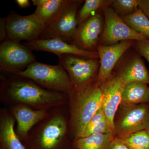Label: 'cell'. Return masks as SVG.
<instances>
[{
	"mask_svg": "<svg viewBox=\"0 0 149 149\" xmlns=\"http://www.w3.org/2000/svg\"><path fill=\"white\" fill-rule=\"evenodd\" d=\"M0 79V101L7 107L22 104L49 111L68 102L67 94L47 90L27 77L1 74Z\"/></svg>",
	"mask_w": 149,
	"mask_h": 149,
	"instance_id": "cell-1",
	"label": "cell"
},
{
	"mask_svg": "<svg viewBox=\"0 0 149 149\" xmlns=\"http://www.w3.org/2000/svg\"><path fill=\"white\" fill-rule=\"evenodd\" d=\"M68 103L49 111L22 141L26 149H74Z\"/></svg>",
	"mask_w": 149,
	"mask_h": 149,
	"instance_id": "cell-2",
	"label": "cell"
},
{
	"mask_svg": "<svg viewBox=\"0 0 149 149\" xmlns=\"http://www.w3.org/2000/svg\"><path fill=\"white\" fill-rule=\"evenodd\" d=\"M69 127L72 140L80 138L85 127L102 107V95L100 85L96 81L68 94Z\"/></svg>",
	"mask_w": 149,
	"mask_h": 149,
	"instance_id": "cell-3",
	"label": "cell"
},
{
	"mask_svg": "<svg viewBox=\"0 0 149 149\" xmlns=\"http://www.w3.org/2000/svg\"><path fill=\"white\" fill-rule=\"evenodd\" d=\"M27 77L43 88L68 95L73 85L69 74L60 65H52L35 61L15 74Z\"/></svg>",
	"mask_w": 149,
	"mask_h": 149,
	"instance_id": "cell-4",
	"label": "cell"
},
{
	"mask_svg": "<svg viewBox=\"0 0 149 149\" xmlns=\"http://www.w3.org/2000/svg\"><path fill=\"white\" fill-rule=\"evenodd\" d=\"M80 1L64 0L59 11L46 26L39 39H60L72 44L77 32V15Z\"/></svg>",
	"mask_w": 149,
	"mask_h": 149,
	"instance_id": "cell-5",
	"label": "cell"
},
{
	"mask_svg": "<svg viewBox=\"0 0 149 149\" xmlns=\"http://www.w3.org/2000/svg\"><path fill=\"white\" fill-rule=\"evenodd\" d=\"M149 121V103L120 104L114 119L115 135L122 138L146 130Z\"/></svg>",
	"mask_w": 149,
	"mask_h": 149,
	"instance_id": "cell-6",
	"label": "cell"
},
{
	"mask_svg": "<svg viewBox=\"0 0 149 149\" xmlns=\"http://www.w3.org/2000/svg\"><path fill=\"white\" fill-rule=\"evenodd\" d=\"M5 19L8 40L17 42L37 40L46 28L45 24L33 13L23 16L11 11Z\"/></svg>",
	"mask_w": 149,
	"mask_h": 149,
	"instance_id": "cell-7",
	"label": "cell"
},
{
	"mask_svg": "<svg viewBox=\"0 0 149 149\" xmlns=\"http://www.w3.org/2000/svg\"><path fill=\"white\" fill-rule=\"evenodd\" d=\"M35 61L32 51L23 44L9 40L1 43L0 69L2 74H15L24 70Z\"/></svg>",
	"mask_w": 149,
	"mask_h": 149,
	"instance_id": "cell-8",
	"label": "cell"
},
{
	"mask_svg": "<svg viewBox=\"0 0 149 149\" xmlns=\"http://www.w3.org/2000/svg\"><path fill=\"white\" fill-rule=\"evenodd\" d=\"M58 64L66 70L70 77L74 90H79L94 81L98 62L95 58L72 54L57 56Z\"/></svg>",
	"mask_w": 149,
	"mask_h": 149,
	"instance_id": "cell-9",
	"label": "cell"
},
{
	"mask_svg": "<svg viewBox=\"0 0 149 149\" xmlns=\"http://www.w3.org/2000/svg\"><path fill=\"white\" fill-rule=\"evenodd\" d=\"M105 24L100 45H111L120 41L147 39L129 27L114 9L106 7L104 9Z\"/></svg>",
	"mask_w": 149,
	"mask_h": 149,
	"instance_id": "cell-10",
	"label": "cell"
},
{
	"mask_svg": "<svg viewBox=\"0 0 149 149\" xmlns=\"http://www.w3.org/2000/svg\"><path fill=\"white\" fill-rule=\"evenodd\" d=\"M125 85L119 75L111 76L100 85L102 95V108L107 122L114 132V117L122 101Z\"/></svg>",
	"mask_w": 149,
	"mask_h": 149,
	"instance_id": "cell-11",
	"label": "cell"
},
{
	"mask_svg": "<svg viewBox=\"0 0 149 149\" xmlns=\"http://www.w3.org/2000/svg\"><path fill=\"white\" fill-rule=\"evenodd\" d=\"M132 45V41L126 40L111 45H98L97 49L100 66L96 81L99 85L111 77L112 71L118 61Z\"/></svg>",
	"mask_w": 149,
	"mask_h": 149,
	"instance_id": "cell-12",
	"label": "cell"
},
{
	"mask_svg": "<svg viewBox=\"0 0 149 149\" xmlns=\"http://www.w3.org/2000/svg\"><path fill=\"white\" fill-rule=\"evenodd\" d=\"M32 51H42L55 54L57 56L72 54L88 58L99 57L97 52L85 50L75 45L58 39H37L22 43Z\"/></svg>",
	"mask_w": 149,
	"mask_h": 149,
	"instance_id": "cell-13",
	"label": "cell"
},
{
	"mask_svg": "<svg viewBox=\"0 0 149 149\" xmlns=\"http://www.w3.org/2000/svg\"><path fill=\"white\" fill-rule=\"evenodd\" d=\"M16 120L17 135L22 142L35 125L47 117L49 111L37 110L22 104H16L8 107Z\"/></svg>",
	"mask_w": 149,
	"mask_h": 149,
	"instance_id": "cell-14",
	"label": "cell"
},
{
	"mask_svg": "<svg viewBox=\"0 0 149 149\" xmlns=\"http://www.w3.org/2000/svg\"><path fill=\"white\" fill-rule=\"evenodd\" d=\"M102 25L100 15L94 14L79 25L72 44L82 49L93 52L98 46Z\"/></svg>",
	"mask_w": 149,
	"mask_h": 149,
	"instance_id": "cell-15",
	"label": "cell"
},
{
	"mask_svg": "<svg viewBox=\"0 0 149 149\" xmlns=\"http://www.w3.org/2000/svg\"><path fill=\"white\" fill-rule=\"evenodd\" d=\"M16 120L7 107L0 110V149H26L17 135Z\"/></svg>",
	"mask_w": 149,
	"mask_h": 149,
	"instance_id": "cell-16",
	"label": "cell"
},
{
	"mask_svg": "<svg viewBox=\"0 0 149 149\" xmlns=\"http://www.w3.org/2000/svg\"><path fill=\"white\" fill-rule=\"evenodd\" d=\"M125 85L134 82L149 84V74L143 61L139 58H134L119 74Z\"/></svg>",
	"mask_w": 149,
	"mask_h": 149,
	"instance_id": "cell-17",
	"label": "cell"
},
{
	"mask_svg": "<svg viewBox=\"0 0 149 149\" xmlns=\"http://www.w3.org/2000/svg\"><path fill=\"white\" fill-rule=\"evenodd\" d=\"M147 85L139 82L125 85L123 91L120 104L149 103V87Z\"/></svg>",
	"mask_w": 149,
	"mask_h": 149,
	"instance_id": "cell-18",
	"label": "cell"
},
{
	"mask_svg": "<svg viewBox=\"0 0 149 149\" xmlns=\"http://www.w3.org/2000/svg\"><path fill=\"white\" fill-rule=\"evenodd\" d=\"M115 135L112 133H95L73 141L76 149H108Z\"/></svg>",
	"mask_w": 149,
	"mask_h": 149,
	"instance_id": "cell-19",
	"label": "cell"
},
{
	"mask_svg": "<svg viewBox=\"0 0 149 149\" xmlns=\"http://www.w3.org/2000/svg\"><path fill=\"white\" fill-rule=\"evenodd\" d=\"M64 0H32L36 6L34 15L40 19L45 25L56 15L61 8Z\"/></svg>",
	"mask_w": 149,
	"mask_h": 149,
	"instance_id": "cell-20",
	"label": "cell"
},
{
	"mask_svg": "<svg viewBox=\"0 0 149 149\" xmlns=\"http://www.w3.org/2000/svg\"><path fill=\"white\" fill-rule=\"evenodd\" d=\"M121 18L129 27L149 40V19L140 9Z\"/></svg>",
	"mask_w": 149,
	"mask_h": 149,
	"instance_id": "cell-21",
	"label": "cell"
},
{
	"mask_svg": "<svg viewBox=\"0 0 149 149\" xmlns=\"http://www.w3.org/2000/svg\"><path fill=\"white\" fill-rule=\"evenodd\" d=\"M112 2L106 0H86L77 13L78 25L82 24L100 9L104 8L109 4H112Z\"/></svg>",
	"mask_w": 149,
	"mask_h": 149,
	"instance_id": "cell-22",
	"label": "cell"
},
{
	"mask_svg": "<svg viewBox=\"0 0 149 149\" xmlns=\"http://www.w3.org/2000/svg\"><path fill=\"white\" fill-rule=\"evenodd\" d=\"M121 139L131 149H149V134L146 130L138 131Z\"/></svg>",
	"mask_w": 149,
	"mask_h": 149,
	"instance_id": "cell-23",
	"label": "cell"
},
{
	"mask_svg": "<svg viewBox=\"0 0 149 149\" xmlns=\"http://www.w3.org/2000/svg\"><path fill=\"white\" fill-rule=\"evenodd\" d=\"M112 5L116 13L123 16L132 14L139 9L138 0H115Z\"/></svg>",
	"mask_w": 149,
	"mask_h": 149,
	"instance_id": "cell-24",
	"label": "cell"
},
{
	"mask_svg": "<svg viewBox=\"0 0 149 149\" xmlns=\"http://www.w3.org/2000/svg\"><path fill=\"white\" fill-rule=\"evenodd\" d=\"M105 118L104 113L102 107L100 108V109L94 115V116L92 117L90 121L88 123V124L85 127V129L83 130V133L80 135V138H83L85 137L87 133L92 129V128L97 125L98 123L101 120H104Z\"/></svg>",
	"mask_w": 149,
	"mask_h": 149,
	"instance_id": "cell-25",
	"label": "cell"
},
{
	"mask_svg": "<svg viewBox=\"0 0 149 149\" xmlns=\"http://www.w3.org/2000/svg\"><path fill=\"white\" fill-rule=\"evenodd\" d=\"M95 133H112L115 136L114 131L110 127L106 118L100 121L97 125L94 126L87 133L85 137Z\"/></svg>",
	"mask_w": 149,
	"mask_h": 149,
	"instance_id": "cell-26",
	"label": "cell"
},
{
	"mask_svg": "<svg viewBox=\"0 0 149 149\" xmlns=\"http://www.w3.org/2000/svg\"><path fill=\"white\" fill-rule=\"evenodd\" d=\"M137 47L139 53L149 63V40L138 41Z\"/></svg>",
	"mask_w": 149,
	"mask_h": 149,
	"instance_id": "cell-27",
	"label": "cell"
},
{
	"mask_svg": "<svg viewBox=\"0 0 149 149\" xmlns=\"http://www.w3.org/2000/svg\"><path fill=\"white\" fill-rule=\"evenodd\" d=\"M108 149H131L123 142L122 139L115 136Z\"/></svg>",
	"mask_w": 149,
	"mask_h": 149,
	"instance_id": "cell-28",
	"label": "cell"
},
{
	"mask_svg": "<svg viewBox=\"0 0 149 149\" xmlns=\"http://www.w3.org/2000/svg\"><path fill=\"white\" fill-rule=\"evenodd\" d=\"M8 40L5 17H1L0 19V41L2 43Z\"/></svg>",
	"mask_w": 149,
	"mask_h": 149,
	"instance_id": "cell-29",
	"label": "cell"
},
{
	"mask_svg": "<svg viewBox=\"0 0 149 149\" xmlns=\"http://www.w3.org/2000/svg\"><path fill=\"white\" fill-rule=\"evenodd\" d=\"M139 8L149 19V0H138Z\"/></svg>",
	"mask_w": 149,
	"mask_h": 149,
	"instance_id": "cell-30",
	"label": "cell"
},
{
	"mask_svg": "<svg viewBox=\"0 0 149 149\" xmlns=\"http://www.w3.org/2000/svg\"><path fill=\"white\" fill-rule=\"evenodd\" d=\"M15 3L21 8H26L31 6L30 1L28 0H16Z\"/></svg>",
	"mask_w": 149,
	"mask_h": 149,
	"instance_id": "cell-31",
	"label": "cell"
},
{
	"mask_svg": "<svg viewBox=\"0 0 149 149\" xmlns=\"http://www.w3.org/2000/svg\"><path fill=\"white\" fill-rule=\"evenodd\" d=\"M146 130L147 132H148V133L149 134V121L148 125H147L146 128Z\"/></svg>",
	"mask_w": 149,
	"mask_h": 149,
	"instance_id": "cell-32",
	"label": "cell"
},
{
	"mask_svg": "<svg viewBox=\"0 0 149 149\" xmlns=\"http://www.w3.org/2000/svg\"></svg>",
	"mask_w": 149,
	"mask_h": 149,
	"instance_id": "cell-33",
	"label": "cell"
}]
</instances>
